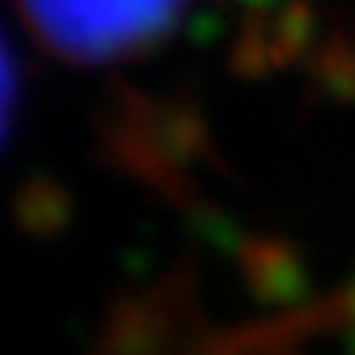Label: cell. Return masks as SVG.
Here are the masks:
<instances>
[{"label":"cell","instance_id":"cell-2","mask_svg":"<svg viewBox=\"0 0 355 355\" xmlns=\"http://www.w3.org/2000/svg\"><path fill=\"white\" fill-rule=\"evenodd\" d=\"M12 110H15V64L8 53V42L0 35V144L12 129Z\"/></svg>","mask_w":355,"mask_h":355},{"label":"cell","instance_id":"cell-1","mask_svg":"<svg viewBox=\"0 0 355 355\" xmlns=\"http://www.w3.org/2000/svg\"><path fill=\"white\" fill-rule=\"evenodd\" d=\"M189 0H19L31 31L53 53L110 64L171 35Z\"/></svg>","mask_w":355,"mask_h":355},{"label":"cell","instance_id":"cell-3","mask_svg":"<svg viewBox=\"0 0 355 355\" xmlns=\"http://www.w3.org/2000/svg\"><path fill=\"white\" fill-rule=\"evenodd\" d=\"M348 318H352V329H348V352L355 355V291H352V306H348Z\"/></svg>","mask_w":355,"mask_h":355}]
</instances>
